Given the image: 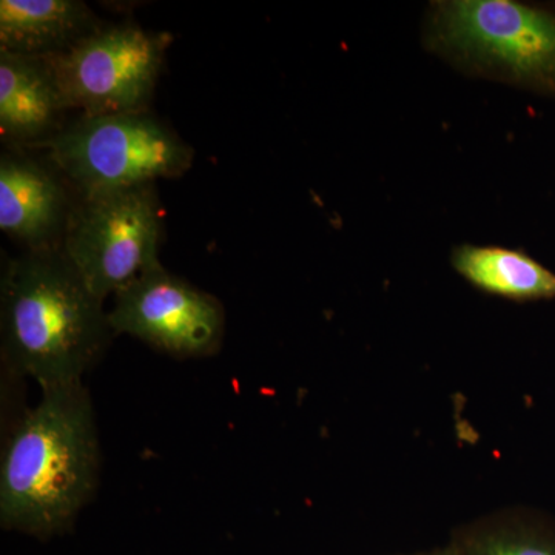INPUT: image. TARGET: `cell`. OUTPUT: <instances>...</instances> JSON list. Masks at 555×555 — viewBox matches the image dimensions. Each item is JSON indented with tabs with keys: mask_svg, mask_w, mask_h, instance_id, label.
<instances>
[{
	"mask_svg": "<svg viewBox=\"0 0 555 555\" xmlns=\"http://www.w3.org/2000/svg\"><path fill=\"white\" fill-rule=\"evenodd\" d=\"M100 443L82 382L42 390L11 429L0 466V524L49 539L67 531L96 488Z\"/></svg>",
	"mask_w": 555,
	"mask_h": 555,
	"instance_id": "6da1fadb",
	"label": "cell"
},
{
	"mask_svg": "<svg viewBox=\"0 0 555 555\" xmlns=\"http://www.w3.org/2000/svg\"><path fill=\"white\" fill-rule=\"evenodd\" d=\"M112 335L102 299L64 251L50 247L14 259L2 278V357L40 389L79 383Z\"/></svg>",
	"mask_w": 555,
	"mask_h": 555,
	"instance_id": "7a4b0ae2",
	"label": "cell"
},
{
	"mask_svg": "<svg viewBox=\"0 0 555 555\" xmlns=\"http://www.w3.org/2000/svg\"><path fill=\"white\" fill-rule=\"evenodd\" d=\"M433 40L473 67L555 96V13L513 0L437 3Z\"/></svg>",
	"mask_w": 555,
	"mask_h": 555,
	"instance_id": "3957f363",
	"label": "cell"
},
{
	"mask_svg": "<svg viewBox=\"0 0 555 555\" xmlns=\"http://www.w3.org/2000/svg\"><path fill=\"white\" fill-rule=\"evenodd\" d=\"M46 145L86 196L181 177L193 159L192 150L145 112L82 116Z\"/></svg>",
	"mask_w": 555,
	"mask_h": 555,
	"instance_id": "277c9868",
	"label": "cell"
},
{
	"mask_svg": "<svg viewBox=\"0 0 555 555\" xmlns=\"http://www.w3.org/2000/svg\"><path fill=\"white\" fill-rule=\"evenodd\" d=\"M160 214L152 184L87 195L68 222L64 255L104 301L160 266Z\"/></svg>",
	"mask_w": 555,
	"mask_h": 555,
	"instance_id": "5b68a950",
	"label": "cell"
},
{
	"mask_svg": "<svg viewBox=\"0 0 555 555\" xmlns=\"http://www.w3.org/2000/svg\"><path fill=\"white\" fill-rule=\"evenodd\" d=\"M166 39L134 25L94 30L46 57L61 107L83 116L145 112L163 64Z\"/></svg>",
	"mask_w": 555,
	"mask_h": 555,
	"instance_id": "8992f818",
	"label": "cell"
},
{
	"mask_svg": "<svg viewBox=\"0 0 555 555\" xmlns=\"http://www.w3.org/2000/svg\"><path fill=\"white\" fill-rule=\"evenodd\" d=\"M115 334H127L179 358L217 352L224 332L221 302L163 266L147 270L115 294L108 312Z\"/></svg>",
	"mask_w": 555,
	"mask_h": 555,
	"instance_id": "52a82bcc",
	"label": "cell"
},
{
	"mask_svg": "<svg viewBox=\"0 0 555 555\" xmlns=\"http://www.w3.org/2000/svg\"><path fill=\"white\" fill-rule=\"evenodd\" d=\"M93 14L78 0H2L0 50L51 56L93 33Z\"/></svg>",
	"mask_w": 555,
	"mask_h": 555,
	"instance_id": "ba28073f",
	"label": "cell"
},
{
	"mask_svg": "<svg viewBox=\"0 0 555 555\" xmlns=\"http://www.w3.org/2000/svg\"><path fill=\"white\" fill-rule=\"evenodd\" d=\"M64 193L51 175L31 160L7 158L0 163V229L35 247L60 228Z\"/></svg>",
	"mask_w": 555,
	"mask_h": 555,
	"instance_id": "9c48e42d",
	"label": "cell"
},
{
	"mask_svg": "<svg viewBox=\"0 0 555 555\" xmlns=\"http://www.w3.org/2000/svg\"><path fill=\"white\" fill-rule=\"evenodd\" d=\"M60 94L43 56L0 50V130L5 138L42 134L61 109Z\"/></svg>",
	"mask_w": 555,
	"mask_h": 555,
	"instance_id": "30bf717a",
	"label": "cell"
},
{
	"mask_svg": "<svg viewBox=\"0 0 555 555\" xmlns=\"http://www.w3.org/2000/svg\"><path fill=\"white\" fill-rule=\"evenodd\" d=\"M452 266L478 291L513 301L555 299V273L525 251L496 246H460Z\"/></svg>",
	"mask_w": 555,
	"mask_h": 555,
	"instance_id": "8fae6325",
	"label": "cell"
},
{
	"mask_svg": "<svg viewBox=\"0 0 555 555\" xmlns=\"http://www.w3.org/2000/svg\"><path fill=\"white\" fill-rule=\"evenodd\" d=\"M451 555H555V521L528 507L488 514L456 529Z\"/></svg>",
	"mask_w": 555,
	"mask_h": 555,
	"instance_id": "7c38bea8",
	"label": "cell"
},
{
	"mask_svg": "<svg viewBox=\"0 0 555 555\" xmlns=\"http://www.w3.org/2000/svg\"><path fill=\"white\" fill-rule=\"evenodd\" d=\"M418 555H451V553H449V550L447 546V547H441V550L433 551V553L418 554Z\"/></svg>",
	"mask_w": 555,
	"mask_h": 555,
	"instance_id": "4fadbf2b",
	"label": "cell"
}]
</instances>
